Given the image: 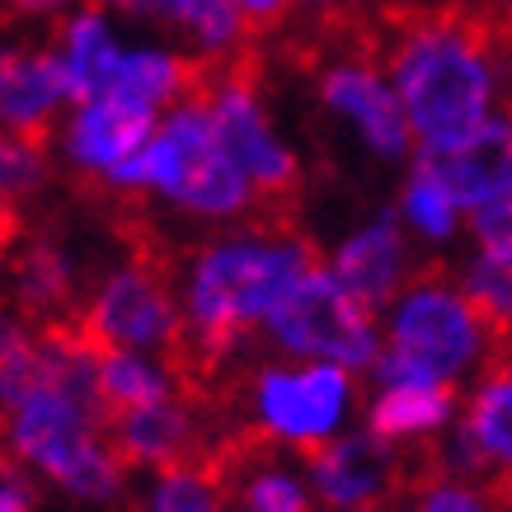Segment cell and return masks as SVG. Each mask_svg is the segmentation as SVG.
Here are the masks:
<instances>
[{
  "label": "cell",
  "mask_w": 512,
  "mask_h": 512,
  "mask_svg": "<svg viewBox=\"0 0 512 512\" xmlns=\"http://www.w3.org/2000/svg\"><path fill=\"white\" fill-rule=\"evenodd\" d=\"M503 47L508 38L489 10L433 5L390 24V85L423 151H451L494 118Z\"/></svg>",
  "instance_id": "6da1fadb"
},
{
  "label": "cell",
  "mask_w": 512,
  "mask_h": 512,
  "mask_svg": "<svg viewBox=\"0 0 512 512\" xmlns=\"http://www.w3.org/2000/svg\"><path fill=\"white\" fill-rule=\"evenodd\" d=\"M311 268H320L311 240L287 226H254L207 240L188 259L179 296L188 329V390L212 400V376L240 353V343L254 329L268 325V315Z\"/></svg>",
  "instance_id": "7a4b0ae2"
},
{
  "label": "cell",
  "mask_w": 512,
  "mask_h": 512,
  "mask_svg": "<svg viewBox=\"0 0 512 512\" xmlns=\"http://www.w3.org/2000/svg\"><path fill=\"white\" fill-rule=\"evenodd\" d=\"M0 456L29 475H43L80 503H109L123 494L127 480V466L109 447L99 404L62 386L38 390L19 409L0 414Z\"/></svg>",
  "instance_id": "3957f363"
},
{
  "label": "cell",
  "mask_w": 512,
  "mask_h": 512,
  "mask_svg": "<svg viewBox=\"0 0 512 512\" xmlns=\"http://www.w3.org/2000/svg\"><path fill=\"white\" fill-rule=\"evenodd\" d=\"M386 343L376 357V386H404V381H442L456 386L470 367H480L489 329L475 315L461 282L442 273H419L390 306Z\"/></svg>",
  "instance_id": "277c9868"
},
{
  "label": "cell",
  "mask_w": 512,
  "mask_h": 512,
  "mask_svg": "<svg viewBox=\"0 0 512 512\" xmlns=\"http://www.w3.org/2000/svg\"><path fill=\"white\" fill-rule=\"evenodd\" d=\"M170 282L174 273L156 249H137L127 264L109 268L94 282L71 325L90 348H123V353L160 357L184 376L188 329L184 306L174 301Z\"/></svg>",
  "instance_id": "5b68a950"
},
{
  "label": "cell",
  "mask_w": 512,
  "mask_h": 512,
  "mask_svg": "<svg viewBox=\"0 0 512 512\" xmlns=\"http://www.w3.org/2000/svg\"><path fill=\"white\" fill-rule=\"evenodd\" d=\"M146 193H160L179 212L202 221L245 217L259 202L254 184L226 156L212 109H207V99L198 90L160 118L156 141L146 151Z\"/></svg>",
  "instance_id": "8992f818"
},
{
  "label": "cell",
  "mask_w": 512,
  "mask_h": 512,
  "mask_svg": "<svg viewBox=\"0 0 512 512\" xmlns=\"http://www.w3.org/2000/svg\"><path fill=\"white\" fill-rule=\"evenodd\" d=\"M198 94L212 109L226 156L254 184L259 202H268L273 212H287V202L301 188V160L268 118V104L259 94V80H254V66H249L245 52L231 57V62H202Z\"/></svg>",
  "instance_id": "52a82bcc"
},
{
  "label": "cell",
  "mask_w": 512,
  "mask_h": 512,
  "mask_svg": "<svg viewBox=\"0 0 512 512\" xmlns=\"http://www.w3.org/2000/svg\"><path fill=\"white\" fill-rule=\"evenodd\" d=\"M264 334L273 348L306 362H329L343 372H372L381 357V334L372 325V311L339 287L329 268H311L296 282L287 301L268 315Z\"/></svg>",
  "instance_id": "ba28073f"
},
{
  "label": "cell",
  "mask_w": 512,
  "mask_h": 512,
  "mask_svg": "<svg viewBox=\"0 0 512 512\" xmlns=\"http://www.w3.org/2000/svg\"><path fill=\"white\" fill-rule=\"evenodd\" d=\"M428 470H433V456L409 461L400 447L381 442L367 428L339 433L325 447L306 451L311 494L325 498V508L334 512H386L400 498L409 503V494L419 489Z\"/></svg>",
  "instance_id": "9c48e42d"
},
{
  "label": "cell",
  "mask_w": 512,
  "mask_h": 512,
  "mask_svg": "<svg viewBox=\"0 0 512 512\" xmlns=\"http://www.w3.org/2000/svg\"><path fill=\"white\" fill-rule=\"evenodd\" d=\"M353 404V376L329 362L306 367H259L249 386L254 409V437H268L278 447L315 451L329 437H339V423Z\"/></svg>",
  "instance_id": "30bf717a"
},
{
  "label": "cell",
  "mask_w": 512,
  "mask_h": 512,
  "mask_svg": "<svg viewBox=\"0 0 512 512\" xmlns=\"http://www.w3.org/2000/svg\"><path fill=\"white\" fill-rule=\"evenodd\" d=\"M156 113H141L118 99H90L62 118V156L80 179L109 193H146V151L156 141Z\"/></svg>",
  "instance_id": "8fae6325"
},
{
  "label": "cell",
  "mask_w": 512,
  "mask_h": 512,
  "mask_svg": "<svg viewBox=\"0 0 512 512\" xmlns=\"http://www.w3.org/2000/svg\"><path fill=\"white\" fill-rule=\"evenodd\" d=\"M315 99L320 109L334 113L339 123L357 132V141L372 151L376 160H404L414 146L409 118L395 85H390L367 52H348V57H329L315 71Z\"/></svg>",
  "instance_id": "7c38bea8"
},
{
  "label": "cell",
  "mask_w": 512,
  "mask_h": 512,
  "mask_svg": "<svg viewBox=\"0 0 512 512\" xmlns=\"http://www.w3.org/2000/svg\"><path fill=\"white\" fill-rule=\"evenodd\" d=\"M433 470L451 480L480 475V484L512 494V353L494 357V367L480 376L456 433L433 451Z\"/></svg>",
  "instance_id": "4fadbf2b"
},
{
  "label": "cell",
  "mask_w": 512,
  "mask_h": 512,
  "mask_svg": "<svg viewBox=\"0 0 512 512\" xmlns=\"http://www.w3.org/2000/svg\"><path fill=\"white\" fill-rule=\"evenodd\" d=\"M202 404L207 395L184 390L165 404H146V409H127L104 419L109 447L118 451L123 466L137 470H170V466H188V461H217L221 451L231 447V437L217 442L202 423Z\"/></svg>",
  "instance_id": "5bb4252c"
},
{
  "label": "cell",
  "mask_w": 512,
  "mask_h": 512,
  "mask_svg": "<svg viewBox=\"0 0 512 512\" xmlns=\"http://www.w3.org/2000/svg\"><path fill=\"white\" fill-rule=\"evenodd\" d=\"M66 104L71 90L52 43H0V137L43 146L62 132Z\"/></svg>",
  "instance_id": "9a60e30c"
},
{
  "label": "cell",
  "mask_w": 512,
  "mask_h": 512,
  "mask_svg": "<svg viewBox=\"0 0 512 512\" xmlns=\"http://www.w3.org/2000/svg\"><path fill=\"white\" fill-rule=\"evenodd\" d=\"M419 165L442 179L461 212H484L512 198V118H489L451 151H419Z\"/></svg>",
  "instance_id": "2e32d148"
},
{
  "label": "cell",
  "mask_w": 512,
  "mask_h": 512,
  "mask_svg": "<svg viewBox=\"0 0 512 512\" xmlns=\"http://www.w3.org/2000/svg\"><path fill=\"white\" fill-rule=\"evenodd\" d=\"M329 273L367 311L395 306V292L404 287V273H409V245H404L400 231V212H376L367 226L343 235L334 259H329Z\"/></svg>",
  "instance_id": "e0dca14e"
},
{
  "label": "cell",
  "mask_w": 512,
  "mask_h": 512,
  "mask_svg": "<svg viewBox=\"0 0 512 512\" xmlns=\"http://www.w3.org/2000/svg\"><path fill=\"white\" fill-rule=\"evenodd\" d=\"M10 306L38 325H71L80 315V273L66 240L33 235L10 254Z\"/></svg>",
  "instance_id": "ac0fdd59"
},
{
  "label": "cell",
  "mask_w": 512,
  "mask_h": 512,
  "mask_svg": "<svg viewBox=\"0 0 512 512\" xmlns=\"http://www.w3.org/2000/svg\"><path fill=\"white\" fill-rule=\"evenodd\" d=\"M52 52H57V66H62L66 90H71V109H76V104L104 99L113 90V76L123 66L127 47L118 43L104 5H85V10H76L71 19L57 24Z\"/></svg>",
  "instance_id": "d6986e66"
},
{
  "label": "cell",
  "mask_w": 512,
  "mask_h": 512,
  "mask_svg": "<svg viewBox=\"0 0 512 512\" xmlns=\"http://www.w3.org/2000/svg\"><path fill=\"white\" fill-rule=\"evenodd\" d=\"M109 10L137 19H160L198 43L202 62H231L245 52L249 24L240 0H104Z\"/></svg>",
  "instance_id": "ffe728a7"
},
{
  "label": "cell",
  "mask_w": 512,
  "mask_h": 512,
  "mask_svg": "<svg viewBox=\"0 0 512 512\" xmlns=\"http://www.w3.org/2000/svg\"><path fill=\"white\" fill-rule=\"evenodd\" d=\"M456 419V386L442 381H404V386H376L367 404V433L390 447H419Z\"/></svg>",
  "instance_id": "44dd1931"
},
{
  "label": "cell",
  "mask_w": 512,
  "mask_h": 512,
  "mask_svg": "<svg viewBox=\"0 0 512 512\" xmlns=\"http://www.w3.org/2000/svg\"><path fill=\"white\" fill-rule=\"evenodd\" d=\"M202 80V62H188L170 47H127L123 66L113 76V90L104 99H118V104H132L141 113H156L184 104L188 94L198 90Z\"/></svg>",
  "instance_id": "7402d4cb"
},
{
  "label": "cell",
  "mask_w": 512,
  "mask_h": 512,
  "mask_svg": "<svg viewBox=\"0 0 512 512\" xmlns=\"http://www.w3.org/2000/svg\"><path fill=\"white\" fill-rule=\"evenodd\" d=\"M99 353V409L104 419L127 414V409H146V404H165L184 395L188 381L160 357L123 353V348H94Z\"/></svg>",
  "instance_id": "603a6c76"
},
{
  "label": "cell",
  "mask_w": 512,
  "mask_h": 512,
  "mask_svg": "<svg viewBox=\"0 0 512 512\" xmlns=\"http://www.w3.org/2000/svg\"><path fill=\"white\" fill-rule=\"evenodd\" d=\"M226 494H231V484H226L221 456L217 461H188V466L156 470L141 512H221Z\"/></svg>",
  "instance_id": "cb8c5ba5"
},
{
  "label": "cell",
  "mask_w": 512,
  "mask_h": 512,
  "mask_svg": "<svg viewBox=\"0 0 512 512\" xmlns=\"http://www.w3.org/2000/svg\"><path fill=\"white\" fill-rule=\"evenodd\" d=\"M461 292L489 329L494 357L512 353V259L508 254H475L461 268Z\"/></svg>",
  "instance_id": "d4e9b609"
},
{
  "label": "cell",
  "mask_w": 512,
  "mask_h": 512,
  "mask_svg": "<svg viewBox=\"0 0 512 512\" xmlns=\"http://www.w3.org/2000/svg\"><path fill=\"white\" fill-rule=\"evenodd\" d=\"M461 217H466V212H461V207H456V198L442 188V179H437L433 170H423L419 160H414V170H409L404 193H400V221H404V226H414L423 240L442 245V240H451V235H456Z\"/></svg>",
  "instance_id": "484cf974"
},
{
  "label": "cell",
  "mask_w": 512,
  "mask_h": 512,
  "mask_svg": "<svg viewBox=\"0 0 512 512\" xmlns=\"http://www.w3.org/2000/svg\"><path fill=\"white\" fill-rule=\"evenodd\" d=\"M433 456V451H428ZM404 512H512V494L494 489V484H470V480H451L428 470L419 480V489L409 494Z\"/></svg>",
  "instance_id": "4316f807"
},
{
  "label": "cell",
  "mask_w": 512,
  "mask_h": 512,
  "mask_svg": "<svg viewBox=\"0 0 512 512\" xmlns=\"http://www.w3.org/2000/svg\"><path fill=\"white\" fill-rule=\"evenodd\" d=\"M47 151L33 146V141H15V137H0V198L5 202H24L33 198L38 188L47 184Z\"/></svg>",
  "instance_id": "83f0119b"
},
{
  "label": "cell",
  "mask_w": 512,
  "mask_h": 512,
  "mask_svg": "<svg viewBox=\"0 0 512 512\" xmlns=\"http://www.w3.org/2000/svg\"><path fill=\"white\" fill-rule=\"evenodd\" d=\"M470 235H475L480 254H508L512 259V198L475 212L470 217Z\"/></svg>",
  "instance_id": "f1b7e54d"
},
{
  "label": "cell",
  "mask_w": 512,
  "mask_h": 512,
  "mask_svg": "<svg viewBox=\"0 0 512 512\" xmlns=\"http://www.w3.org/2000/svg\"><path fill=\"white\" fill-rule=\"evenodd\" d=\"M85 5H99V0H0L5 19H29V24H62Z\"/></svg>",
  "instance_id": "f546056e"
},
{
  "label": "cell",
  "mask_w": 512,
  "mask_h": 512,
  "mask_svg": "<svg viewBox=\"0 0 512 512\" xmlns=\"http://www.w3.org/2000/svg\"><path fill=\"white\" fill-rule=\"evenodd\" d=\"M0 512H38L33 475L15 461H5V456H0Z\"/></svg>",
  "instance_id": "4dcf8cb0"
},
{
  "label": "cell",
  "mask_w": 512,
  "mask_h": 512,
  "mask_svg": "<svg viewBox=\"0 0 512 512\" xmlns=\"http://www.w3.org/2000/svg\"><path fill=\"white\" fill-rule=\"evenodd\" d=\"M287 5H292V0H240L249 29H273V24L287 15Z\"/></svg>",
  "instance_id": "1f68e13d"
},
{
  "label": "cell",
  "mask_w": 512,
  "mask_h": 512,
  "mask_svg": "<svg viewBox=\"0 0 512 512\" xmlns=\"http://www.w3.org/2000/svg\"><path fill=\"white\" fill-rule=\"evenodd\" d=\"M19 235H24V221H19V202H5L0 198V264L15 254Z\"/></svg>",
  "instance_id": "d6a6232c"
},
{
  "label": "cell",
  "mask_w": 512,
  "mask_h": 512,
  "mask_svg": "<svg viewBox=\"0 0 512 512\" xmlns=\"http://www.w3.org/2000/svg\"><path fill=\"white\" fill-rule=\"evenodd\" d=\"M489 15H494V24L503 29V38L512 43V0H494V10H489Z\"/></svg>",
  "instance_id": "836d02e7"
},
{
  "label": "cell",
  "mask_w": 512,
  "mask_h": 512,
  "mask_svg": "<svg viewBox=\"0 0 512 512\" xmlns=\"http://www.w3.org/2000/svg\"><path fill=\"white\" fill-rule=\"evenodd\" d=\"M301 5H320V10H339V5H357V0H301Z\"/></svg>",
  "instance_id": "e575fe53"
},
{
  "label": "cell",
  "mask_w": 512,
  "mask_h": 512,
  "mask_svg": "<svg viewBox=\"0 0 512 512\" xmlns=\"http://www.w3.org/2000/svg\"><path fill=\"white\" fill-rule=\"evenodd\" d=\"M0 24H5V10H0Z\"/></svg>",
  "instance_id": "d590c367"
},
{
  "label": "cell",
  "mask_w": 512,
  "mask_h": 512,
  "mask_svg": "<svg viewBox=\"0 0 512 512\" xmlns=\"http://www.w3.org/2000/svg\"><path fill=\"white\" fill-rule=\"evenodd\" d=\"M508 118H512V109H508Z\"/></svg>",
  "instance_id": "8d00e7d4"
}]
</instances>
